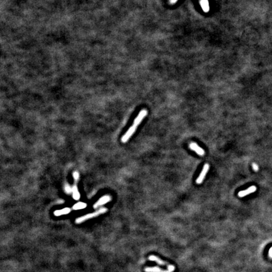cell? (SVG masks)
<instances>
[{
	"label": "cell",
	"mask_w": 272,
	"mask_h": 272,
	"mask_svg": "<svg viewBox=\"0 0 272 272\" xmlns=\"http://www.w3.org/2000/svg\"><path fill=\"white\" fill-rule=\"evenodd\" d=\"M107 210H107V208H105V207L100 208V209H99L98 210L95 211V212H93V213H88V214L85 215V216H81V217H78V219H76L75 222H76V224H81V223H83V222H84L86 221H88V220H89V219H93V218H94V217H96L99 216V215L103 214V213L107 212Z\"/></svg>",
	"instance_id": "1"
},
{
	"label": "cell",
	"mask_w": 272,
	"mask_h": 272,
	"mask_svg": "<svg viewBox=\"0 0 272 272\" xmlns=\"http://www.w3.org/2000/svg\"><path fill=\"white\" fill-rule=\"evenodd\" d=\"M112 200V198L110 195H104L102 197L100 198L98 201L93 205V208L94 209H97L99 207H101L107 203H108L109 202H110V200Z\"/></svg>",
	"instance_id": "2"
},
{
	"label": "cell",
	"mask_w": 272,
	"mask_h": 272,
	"mask_svg": "<svg viewBox=\"0 0 272 272\" xmlns=\"http://www.w3.org/2000/svg\"><path fill=\"white\" fill-rule=\"evenodd\" d=\"M136 128H137V126L133 124L129 128H128V130L122 137V142L123 143H126L128 140V139H129L131 137V136L134 134L135 131H136Z\"/></svg>",
	"instance_id": "3"
},
{
	"label": "cell",
	"mask_w": 272,
	"mask_h": 272,
	"mask_svg": "<svg viewBox=\"0 0 272 272\" xmlns=\"http://www.w3.org/2000/svg\"><path fill=\"white\" fill-rule=\"evenodd\" d=\"M209 168H210V166L209 164H205L204 165L203 169L201 171V173H200L199 177H198V178L196 180V183L197 184H201L203 182L206 175L207 174L208 171L209 170Z\"/></svg>",
	"instance_id": "4"
},
{
	"label": "cell",
	"mask_w": 272,
	"mask_h": 272,
	"mask_svg": "<svg viewBox=\"0 0 272 272\" xmlns=\"http://www.w3.org/2000/svg\"><path fill=\"white\" fill-rule=\"evenodd\" d=\"M147 114H148L147 110L143 109V110H140V112L138 114L137 117L134 119V125H135L137 127L142 122L143 119L145 118V117L147 116Z\"/></svg>",
	"instance_id": "5"
},
{
	"label": "cell",
	"mask_w": 272,
	"mask_h": 272,
	"mask_svg": "<svg viewBox=\"0 0 272 272\" xmlns=\"http://www.w3.org/2000/svg\"><path fill=\"white\" fill-rule=\"evenodd\" d=\"M189 148L190 149L194 151L197 154H198L200 156H202L205 154V151L202 148H200L195 142L190 143L189 145Z\"/></svg>",
	"instance_id": "6"
},
{
	"label": "cell",
	"mask_w": 272,
	"mask_h": 272,
	"mask_svg": "<svg viewBox=\"0 0 272 272\" xmlns=\"http://www.w3.org/2000/svg\"><path fill=\"white\" fill-rule=\"evenodd\" d=\"M256 190V187H255V186H251V187H250V188H248L246 190L240 191L238 193V196L239 197H241V198L244 197H245V196H246L248 195H250L251 193H253L255 192Z\"/></svg>",
	"instance_id": "7"
},
{
	"label": "cell",
	"mask_w": 272,
	"mask_h": 272,
	"mask_svg": "<svg viewBox=\"0 0 272 272\" xmlns=\"http://www.w3.org/2000/svg\"><path fill=\"white\" fill-rule=\"evenodd\" d=\"M200 5L201 6L204 12L209 13L210 11V5L209 0H200Z\"/></svg>",
	"instance_id": "8"
},
{
	"label": "cell",
	"mask_w": 272,
	"mask_h": 272,
	"mask_svg": "<svg viewBox=\"0 0 272 272\" xmlns=\"http://www.w3.org/2000/svg\"><path fill=\"white\" fill-rule=\"evenodd\" d=\"M70 212H71V209L69 207H66V208H64L61 210H55L54 212V214L55 215V216H63V215L68 214Z\"/></svg>",
	"instance_id": "9"
},
{
	"label": "cell",
	"mask_w": 272,
	"mask_h": 272,
	"mask_svg": "<svg viewBox=\"0 0 272 272\" xmlns=\"http://www.w3.org/2000/svg\"><path fill=\"white\" fill-rule=\"evenodd\" d=\"M149 260L150 261H154V262H156L157 263H158V264H160V265H169L168 263L167 262H164V261L160 260L158 257H157V256H154V255L149 256Z\"/></svg>",
	"instance_id": "10"
},
{
	"label": "cell",
	"mask_w": 272,
	"mask_h": 272,
	"mask_svg": "<svg viewBox=\"0 0 272 272\" xmlns=\"http://www.w3.org/2000/svg\"><path fill=\"white\" fill-rule=\"evenodd\" d=\"M73 197L75 200H78L80 198V193L78 190V189L76 185H74L73 187Z\"/></svg>",
	"instance_id": "11"
},
{
	"label": "cell",
	"mask_w": 272,
	"mask_h": 272,
	"mask_svg": "<svg viewBox=\"0 0 272 272\" xmlns=\"http://www.w3.org/2000/svg\"><path fill=\"white\" fill-rule=\"evenodd\" d=\"M87 207V204L86 203H84L82 202H79L73 205V209L75 210H81V209H85Z\"/></svg>",
	"instance_id": "12"
},
{
	"label": "cell",
	"mask_w": 272,
	"mask_h": 272,
	"mask_svg": "<svg viewBox=\"0 0 272 272\" xmlns=\"http://www.w3.org/2000/svg\"><path fill=\"white\" fill-rule=\"evenodd\" d=\"M65 192L67 194H70L71 193L73 192V188H71L68 184H66L65 185Z\"/></svg>",
	"instance_id": "13"
},
{
	"label": "cell",
	"mask_w": 272,
	"mask_h": 272,
	"mask_svg": "<svg viewBox=\"0 0 272 272\" xmlns=\"http://www.w3.org/2000/svg\"><path fill=\"white\" fill-rule=\"evenodd\" d=\"M73 178H74L75 181L76 182L78 181L79 179V174L78 171H75V172L73 173Z\"/></svg>",
	"instance_id": "14"
},
{
	"label": "cell",
	"mask_w": 272,
	"mask_h": 272,
	"mask_svg": "<svg viewBox=\"0 0 272 272\" xmlns=\"http://www.w3.org/2000/svg\"><path fill=\"white\" fill-rule=\"evenodd\" d=\"M253 168L254 170L256 171H257L258 170V165H257L256 164H255V163H253Z\"/></svg>",
	"instance_id": "15"
},
{
	"label": "cell",
	"mask_w": 272,
	"mask_h": 272,
	"mask_svg": "<svg viewBox=\"0 0 272 272\" xmlns=\"http://www.w3.org/2000/svg\"><path fill=\"white\" fill-rule=\"evenodd\" d=\"M178 0H169V3L171 5H174V4L177 3L178 2Z\"/></svg>",
	"instance_id": "16"
},
{
	"label": "cell",
	"mask_w": 272,
	"mask_h": 272,
	"mask_svg": "<svg viewBox=\"0 0 272 272\" xmlns=\"http://www.w3.org/2000/svg\"><path fill=\"white\" fill-rule=\"evenodd\" d=\"M269 256L270 258H272V247L269 250Z\"/></svg>",
	"instance_id": "17"
},
{
	"label": "cell",
	"mask_w": 272,
	"mask_h": 272,
	"mask_svg": "<svg viewBox=\"0 0 272 272\" xmlns=\"http://www.w3.org/2000/svg\"><path fill=\"white\" fill-rule=\"evenodd\" d=\"M161 272H172L171 271H170V270H168V271H166V270H163Z\"/></svg>",
	"instance_id": "18"
}]
</instances>
